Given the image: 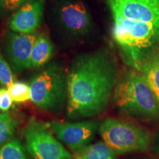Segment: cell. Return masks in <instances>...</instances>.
Here are the masks:
<instances>
[{"label": "cell", "mask_w": 159, "mask_h": 159, "mask_svg": "<svg viewBox=\"0 0 159 159\" xmlns=\"http://www.w3.org/2000/svg\"><path fill=\"white\" fill-rule=\"evenodd\" d=\"M116 83V64L108 51L77 56L67 76V116L76 119L102 114Z\"/></svg>", "instance_id": "1"}, {"label": "cell", "mask_w": 159, "mask_h": 159, "mask_svg": "<svg viewBox=\"0 0 159 159\" xmlns=\"http://www.w3.org/2000/svg\"><path fill=\"white\" fill-rule=\"evenodd\" d=\"M112 35L125 63L139 71L145 60L159 49V26L113 16Z\"/></svg>", "instance_id": "2"}, {"label": "cell", "mask_w": 159, "mask_h": 159, "mask_svg": "<svg viewBox=\"0 0 159 159\" xmlns=\"http://www.w3.org/2000/svg\"><path fill=\"white\" fill-rule=\"evenodd\" d=\"M119 110L140 121H159V103L140 71H129L116 83L113 94Z\"/></svg>", "instance_id": "3"}, {"label": "cell", "mask_w": 159, "mask_h": 159, "mask_svg": "<svg viewBox=\"0 0 159 159\" xmlns=\"http://www.w3.org/2000/svg\"><path fill=\"white\" fill-rule=\"evenodd\" d=\"M30 100L46 111L61 110L67 96V77L61 66L50 63L33 77L29 83Z\"/></svg>", "instance_id": "4"}, {"label": "cell", "mask_w": 159, "mask_h": 159, "mask_svg": "<svg viewBox=\"0 0 159 159\" xmlns=\"http://www.w3.org/2000/svg\"><path fill=\"white\" fill-rule=\"evenodd\" d=\"M99 132L103 142L116 154L145 151L152 142L147 129L118 119H105L99 125Z\"/></svg>", "instance_id": "5"}, {"label": "cell", "mask_w": 159, "mask_h": 159, "mask_svg": "<svg viewBox=\"0 0 159 159\" xmlns=\"http://www.w3.org/2000/svg\"><path fill=\"white\" fill-rule=\"evenodd\" d=\"M49 129L48 124L30 119L21 131L30 155L34 159H73Z\"/></svg>", "instance_id": "6"}, {"label": "cell", "mask_w": 159, "mask_h": 159, "mask_svg": "<svg viewBox=\"0 0 159 159\" xmlns=\"http://www.w3.org/2000/svg\"><path fill=\"white\" fill-rule=\"evenodd\" d=\"M97 120H84L77 122H53L49 128L60 141L73 151L80 150L90 144L99 128Z\"/></svg>", "instance_id": "7"}, {"label": "cell", "mask_w": 159, "mask_h": 159, "mask_svg": "<svg viewBox=\"0 0 159 159\" xmlns=\"http://www.w3.org/2000/svg\"><path fill=\"white\" fill-rule=\"evenodd\" d=\"M113 16L159 26V0H106Z\"/></svg>", "instance_id": "8"}, {"label": "cell", "mask_w": 159, "mask_h": 159, "mask_svg": "<svg viewBox=\"0 0 159 159\" xmlns=\"http://www.w3.org/2000/svg\"><path fill=\"white\" fill-rule=\"evenodd\" d=\"M57 19L69 34L82 35L90 29L91 16L82 1L66 2L59 6Z\"/></svg>", "instance_id": "9"}, {"label": "cell", "mask_w": 159, "mask_h": 159, "mask_svg": "<svg viewBox=\"0 0 159 159\" xmlns=\"http://www.w3.org/2000/svg\"><path fill=\"white\" fill-rule=\"evenodd\" d=\"M35 39L36 37L32 33H10L6 43V52L15 71L19 72L32 66V50Z\"/></svg>", "instance_id": "10"}, {"label": "cell", "mask_w": 159, "mask_h": 159, "mask_svg": "<svg viewBox=\"0 0 159 159\" xmlns=\"http://www.w3.org/2000/svg\"><path fill=\"white\" fill-rule=\"evenodd\" d=\"M44 1L32 0L18 9L9 21V28L15 33L31 34L41 25Z\"/></svg>", "instance_id": "11"}, {"label": "cell", "mask_w": 159, "mask_h": 159, "mask_svg": "<svg viewBox=\"0 0 159 159\" xmlns=\"http://www.w3.org/2000/svg\"><path fill=\"white\" fill-rule=\"evenodd\" d=\"M139 71L159 103V49L145 60Z\"/></svg>", "instance_id": "12"}, {"label": "cell", "mask_w": 159, "mask_h": 159, "mask_svg": "<svg viewBox=\"0 0 159 159\" xmlns=\"http://www.w3.org/2000/svg\"><path fill=\"white\" fill-rule=\"evenodd\" d=\"M54 54L52 43L46 35H39L35 39L31 55V66L39 68L47 64Z\"/></svg>", "instance_id": "13"}, {"label": "cell", "mask_w": 159, "mask_h": 159, "mask_svg": "<svg viewBox=\"0 0 159 159\" xmlns=\"http://www.w3.org/2000/svg\"><path fill=\"white\" fill-rule=\"evenodd\" d=\"M73 159H116V153L104 142L89 144L74 152Z\"/></svg>", "instance_id": "14"}, {"label": "cell", "mask_w": 159, "mask_h": 159, "mask_svg": "<svg viewBox=\"0 0 159 159\" xmlns=\"http://www.w3.org/2000/svg\"><path fill=\"white\" fill-rule=\"evenodd\" d=\"M0 159H29V158L21 141L18 138H14L0 147Z\"/></svg>", "instance_id": "15"}, {"label": "cell", "mask_w": 159, "mask_h": 159, "mask_svg": "<svg viewBox=\"0 0 159 159\" xmlns=\"http://www.w3.org/2000/svg\"><path fill=\"white\" fill-rule=\"evenodd\" d=\"M16 127V121L8 113L0 114V147L11 140Z\"/></svg>", "instance_id": "16"}, {"label": "cell", "mask_w": 159, "mask_h": 159, "mask_svg": "<svg viewBox=\"0 0 159 159\" xmlns=\"http://www.w3.org/2000/svg\"><path fill=\"white\" fill-rule=\"evenodd\" d=\"M7 91L14 102H24L30 99V85L24 82H14L7 88Z\"/></svg>", "instance_id": "17"}, {"label": "cell", "mask_w": 159, "mask_h": 159, "mask_svg": "<svg viewBox=\"0 0 159 159\" xmlns=\"http://www.w3.org/2000/svg\"><path fill=\"white\" fill-rule=\"evenodd\" d=\"M14 83V77L8 63L0 53V84L8 88Z\"/></svg>", "instance_id": "18"}, {"label": "cell", "mask_w": 159, "mask_h": 159, "mask_svg": "<svg viewBox=\"0 0 159 159\" xmlns=\"http://www.w3.org/2000/svg\"><path fill=\"white\" fill-rule=\"evenodd\" d=\"M30 0H0V13L15 11Z\"/></svg>", "instance_id": "19"}, {"label": "cell", "mask_w": 159, "mask_h": 159, "mask_svg": "<svg viewBox=\"0 0 159 159\" xmlns=\"http://www.w3.org/2000/svg\"><path fill=\"white\" fill-rule=\"evenodd\" d=\"M7 92V89H0V107L2 105L4 99H5V97L6 94Z\"/></svg>", "instance_id": "20"}, {"label": "cell", "mask_w": 159, "mask_h": 159, "mask_svg": "<svg viewBox=\"0 0 159 159\" xmlns=\"http://www.w3.org/2000/svg\"><path fill=\"white\" fill-rule=\"evenodd\" d=\"M157 148H158V152H159V142L158 143V147H157Z\"/></svg>", "instance_id": "21"}]
</instances>
